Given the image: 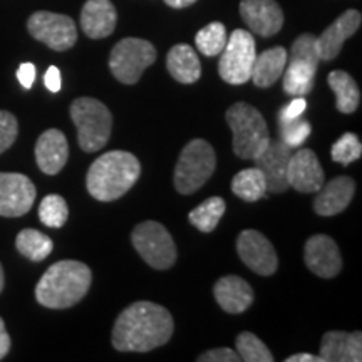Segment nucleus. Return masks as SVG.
Listing matches in <instances>:
<instances>
[{"instance_id": "obj_1", "label": "nucleus", "mask_w": 362, "mask_h": 362, "mask_svg": "<svg viewBox=\"0 0 362 362\" xmlns=\"http://www.w3.org/2000/svg\"><path fill=\"white\" fill-rule=\"evenodd\" d=\"M173 317L163 305L139 300L121 312L112 327V347L121 352H149L173 336Z\"/></svg>"}, {"instance_id": "obj_2", "label": "nucleus", "mask_w": 362, "mask_h": 362, "mask_svg": "<svg viewBox=\"0 0 362 362\" xmlns=\"http://www.w3.org/2000/svg\"><path fill=\"white\" fill-rule=\"evenodd\" d=\"M93 274L83 262L61 260L49 267L35 287V298L47 309H69L88 293Z\"/></svg>"}, {"instance_id": "obj_3", "label": "nucleus", "mask_w": 362, "mask_h": 362, "mask_svg": "<svg viewBox=\"0 0 362 362\" xmlns=\"http://www.w3.org/2000/svg\"><path fill=\"white\" fill-rule=\"evenodd\" d=\"M141 175V165L133 153H104L90 165L86 188L99 202H115L129 192Z\"/></svg>"}, {"instance_id": "obj_4", "label": "nucleus", "mask_w": 362, "mask_h": 362, "mask_svg": "<svg viewBox=\"0 0 362 362\" xmlns=\"http://www.w3.org/2000/svg\"><path fill=\"white\" fill-rule=\"evenodd\" d=\"M226 123L233 133V153L242 160H255L270 143L264 116L247 103H235L226 111Z\"/></svg>"}, {"instance_id": "obj_5", "label": "nucleus", "mask_w": 362, "mask_h": 362, "mask_svg": "<svg viewBox=\"0 0 362 362\" xmlns=\"http://www.w3.org/2000/svg\"><path fill=\"white\" fill-rule=\"evenodd\" d=\"M71 119L78 128V141L83 151L96 153L110 141L112 115L106 104L98 99H76L71 104Z\"/></svg>"}, {"instance_id": "obj_6", "label": "nucleus", "mask_w": 362, "mask_h": 362, "mask_svg": "<svg viewBox=\"0 0 362 362\" xmlns=\"http://www.w3.org/2000/svg\"><path fill=\"white\" fill-rule=\"evenodd\" d=\"M216 168V155L205 139H192L181 149L175 168V188L181 194L198 192Z\"/></svg>"}, {"instance_id": "obj_7", "label": "nucleus", "mask_w": 362, "mask_h": 362, "mask_svg": "<svg viewBox=\"0 0 362 362\" xmlns=\"http://www.w3.org/2000/svg\"><path fill=\"white\" fill-rule=\"evenodd\" d=\"M136 252L149 267L156 270H168L176 262V245L168 230L158 221L148 220L139 223L131 233Z\"/></svg>"}, {"instance_id": "obj_8", "label": "nucleus", "mask_w": 362, "mask_h": 362, "mask_svg": "<svg viewBox=\"0 0 362 362\" xmlns=\"http://www.w3.org/2000/svg\"><path fill=\"white\" fill-rule=\"evenodd\" d=\"M155 45L144 39L126 37L112 47L110 56V69L112 76L123 84H136L143 72L155 64Z\"/></svg>"}, {"instance_id": "obj_9", "label": "nucleus", "mask_w": 362, "mask_h": 362, "mask_svg": "<svg viewBox=\"0 0 362 362\" xmlns=\"http://www.w3.org/2000/svg\"><path fill=\"white\" fill-rule=\"evenodd\" d=\"M218 74L225 83L240 86L248 83L252 67L257 57L255 39L248 30L235 29L226 39L223 51L220 52Z\"/></svg>"}, {"instance_id": "obj_10", "label": "nucleus", "mask_w": 362, "mask_h": 362, "mask_svg": "<svg viewBox=\"0 0 362 362\" xmlns=\"http://www.w3.org/2000/svg\"><path fill=\"white\" fill-rule=\"evenodd\" d=\"M27 29L35 40L57 52L67 51L78 40V29H76L74 21L62 13L35 12L27 21Z\"/></svg>"}, {"instance_id": "obj_11", "label": "nucleus", "mask_w": 362, "mask_h": 362, "mask_svg": "<svg viewBox=\"0 0 362 362\" xmlns=\"http://www.w3.org/2000/svg\"><path fill=\"white\" fill-rule=\"evenodd\" d=\"M237 252L248 269L255 274L270 277L279 269V257L275 247L265 235L257 230H243L238 235Z\"/></svg>"}, {"instance_id": "obj_12", "label": "nucleus", "mask_w": 362, "mask_h": 362, "mask_svg": "<svg viewBox=\"0 0 362 362\" xmlns=\"http://www.w3.org/2000/svg\"><path fill=\"white\" fill-rule=\"evenodd\" d=\"M35 187L22 173H0V216L16 218L34 205Z\"/></svg>"}, {"instance_id": "obj_13", "label": "nucleus", "mask_w": 362, "mask_h": 362, "mask_svg": "<svg viewBox=\"0 0 362 362\" xmlns=\"http://www.w3.org/2000/svg\"><path fill=\"white\" fill-rule=\"evenodd\" d=\"M292 156V148L285 144L282 139H270L267 148L255 158V166L265 176L267 192L272 194H279L287 192V168Z\"/></svg>"}, {"instance_id": "obj_14", "label": "nucleus", "mask_w": 362, "mask_h": 362, "mask_svg": "<svg viewBox=\"0 0 362 362\" xmlns=\"http://www.w3.org/2000/svg\"><path fill=\"white\" fill-rule=\"evenodd\" d=\"M305 264L320 279H334L342 270V257L337 243L329 235H312L305 242Z\"/></svg>"}, {"instance_id": "obj_15", "label": "nucleus", "mask_w": 362, "mask_h": 362, "mask_svg": "<svg viewBox=\"0 0 362 362\" xmlns=\"http://www.w3.org/2000/svg\"><path fill=\"white\" fill-rule=\"evenodd\" d=\"M288 187L298 193H315L322 187L325 175L319 158L312 149H298L292 153L287 168Z\"/></svg>"}, {"instance_id": "obj_16", "label": "nucleus", "mask_w": 362, "mask_h": 362, "mask_svg": "<svg viewBox=\"0 0 362 362\" xmlns=\"http://www.w3.org/2000/svg\"><path fill=\"white\" fill-rule=\"evenodd\" d=\"M361 22V12L349 8L342 16H339L319 37H315L317 54H319L320 61H332V59H336L339 52L342 51L344 42L359 30Z\"/></svg>"}, {"instance_id": "obj_17", "label": "nucleus", "mask_w": 362, "mask_h": 362, "mask_svg": "<svg viewBox=\"0 0 362 362\" xmlns=\"http://www.w3.org/2000/svg\"><path fill=\"white\" fill-rule=\"evenodd\" d=\"M240 16L248 29L262 37H272L284 25V12L275 0H242Z\"/></svg>"}, {"instance_id": "obj_18", "label": "nucleus", "mask_w": 362, "mask_h": 362, "mask_svg": "<svg viewBox=\"0 0 362 362\" xmlns=\"http://www.w3.org/2000/svg\"><path fill=\"white\" fill-rule=\"evenodd\" d=\"M314 200V210L320 216H334L342 214L356 193V183L351 176H337L327 181L319 192Z\"/></svg>"}, {"instance_id": "obj_19", "label": "nucleus", "mask_w": 362, "mask_h": 362, "mask_svg": "<svg viewBox=\"0 0 362 362\" xmlns=\"http://www.w3.org/2000/svg\"><path fill=\"white\" fill-rule=\"evenodd\" d=\"M69 158V144L62 131L47 129L39 136L35 144V161L45 175H57Z\"/></svg>"}, {"instance_id": "obj_20", "label": "nucleus", "mask_w": 362, "mask_h": 362, "mask_svg": "<svg viewBox=\"0 0 362 362\" xmlns=\"http://www.w3.org/2000/svg\"><path fill=\"white\" fill-rule=\"evenodd\" d=\"M319 356L324 362H361L362 334L330 330L322 337Z\"/></svg>"}, {"instance_id": "obj_21", "label": "nucleus", "mask_w": 362, "mask_h": 362, "mask_svg": "<svg viewBox=\"0 0 362 362\" xmlns=\"http://www.w3.org/2000/svg\"><path fill=\"white\" fill-rule=\"evenodd\" d=\"M117 13L111 0H88L81 11V27L90 39H104L116 29Z\"/></svg>"}, {"instance_id": "obj_22", "label": "nucleus", "mask_w": 362, "mask_h": 362, "mask_svg": "<svg viewBox=\"0 0 362 362\" xmlns=\"http://www.w3.org/2000/svg\"><path fill=\"white\" fill-rule=\"evenodd\" d=\"M216 304L228 314H242L253 304V291L247 280L238 275H226L215 284Z\"/></svg>"}, {"instance_id": "obj_23", "label": "nucleus", "mask_w": 362, "mask_h": 362, "mask_svg": "<svg viewBox=\"0 0 362 362\" xmlns=\"http://www.w3.org/2000/svg\"><path fill=\"white\" fill-rule=\"evenodd\" d=\"M166 67L173 79L181 84H194L202 76V64L197 52L188 44H176L166 56Z\"/></svg>"}, {"instance_id": "obj_24", "label": "nucleus", "mask_w": 362, "mask_h": 362, "mask_svg": "<svg viewBox=\"0 0 362 362\" xmlns=\"http://www.w3.org/2000/svg\"><path fill=\"white\" fill-rule=\"evenodd\" d=\"M287 51L284 47H272L267 49L255 57L252 67L250 79L257 88H270L279 81L280 76L284 74L285 66H287Z\"/></svg>"}, {"instance_id": "obj_25", "label": "nucleus", "mask_w": 362, "mask_h": 362, "mask_svg": "<svg viewBox=\"0 0 362 362\" xmlns=\"http://www.w3.org/2000/svg\"><path fill=\"white\" fill-rule=\"evenodd\" d=\"M288 67L284 69V90L288 96L304 98L310 94L314 88V79L317 66L309 62L297 61V59H287Z\"/></svg>"}, {"instance_id": "obj_26", "label": "nucleus", "mask_w": 362, "mask_h": 362, "mask_svg": "<svg viewBox=\"0 0 362 362\" xmlns=\"http://www.w3.org/2000/svg\"><path fill=\"white\" fill-rule=\"evenodd\" d=\"M329 88L336 94L337 111L342 115H352L361 103V90L356 81L346 71H332L327 78Z\"/></svg>"}, {"instance_id": "obj_27", "label": "nucleus", "mask_w": 362, "mask_h": 362, "mask_svg": "<svg viewBox=\"0 0 362 362\" xmlns=\"http://www.w3.org/2000/svg\"><path fill=\"white\" fill-rule=\"evenodd\" d=\"M16 247L21 255L30 262H42L51 255L54 243L47 235L39 232V230L25 228L17 235Z\"/></svg>"}, {"instance_id": "obj_28", "label": "nucleus", "mask_w": 362, "mask_h": 362, "mask_svg": "<svg viewBox=\"0 0 362 362\" xmlns=\"http://www.w3.org/2000/svg\"><path fill=\"white\" fill-rule=\"evenodd\" d=\"M232 192L242 198L243 202L253 203L265 197L267 193V183L265 176L262 171L253 166V168L242 170L240 173L233 176L232 180Z\"/></svg>"}, {"instance_id": "obj_29", "label": "nucleus", "mask_w": 362, "mask_h": 362, "mask_svg": "<svg viewBox=\"0 0 362 362\" xmlns=\"http://www.w3.org/2000/svg\"><path fill=\"white\" fill-rule=\"evenodd\" d=\"M225 200L221 197L208 198L202 205L194 208L193 211H189V223L203 233L214 232L218 221L221 220V216L225 214Z\"/></svg>"}, {"instance_id": "obj_30", "label": "nucleus", "mask_w": 362, "mask_h": 362, "mask_svg": "<svg viewBox=\"0 0 362 362\" xmlns=\"http://www.w3.org/2000/svg\"><path fill=\"white\" fill-rule=\"evenodd\" d=\"M226 39H228V34H226L225 25L221 22H211V24L203 27L202 30H198L194 44H197V49L203 56L215 57L220 56V52L223 51Z\"/></svg>"}, {"instance_id": "obj_31", "label": "nucleus", "mask_w": 362, "mask_h": 362, "mask_svg": "<svg viewBox=\"0 0 362 362\" xmlns=\"http://www.w3.org/2000/svg\"><path fill=\"white\" fill-rule=\"evenodd\" d=\"M39 218L49 228H61L69 218V206L61 194H47L40 202Z\"/></svg>"}, {"instance_id": "obj_32", "label": "nucleus", "mask_w": 362, "mask_h": 362, "mask_svg": "<svg viewBox=\"0 0 362 362\" xmlns=\"http://www.w3.org/2000/svg\"><path fill=\"white\" fill-rule=\"evenodd\" d=\"M237 352L240 356V361L245 362H272L274 356L269 347L260 341L255 334L252 332H242L237 337Z\"/></svg>"}, {"instance_id": "obj_33", "label": "nucleus", "mask_w": 362, "mask_h": 362, "mask_svg": "<svg viewBox=\"0 0 362 362\" xmlns=\"http://www.w3.org/2000/svg\"><path fill=\"white\" fill-rule=\"evenodd\" d=\"M332 160L336 163H341L344 166H349L351 163L359 160L362 155V144L359 138L354 133H346L334 143L332 151Z\"/></svg>"}, {"instance_id": "obj_34", "label": "nucleus", "mask_w": 362, "mask_h": 362, "mask_svg": "<svg viewBox=\"0 0 362 362\" xmlns=\"http://www.w3.org/2000/svg\"><path fill=\"white\" fill-rule=\"evenodd\" d=\"M310 133V123L305 121L302 116L287 121L280 119V136H282V141L285 144H288L291 148L300 146V144L309 138Z\"/></svg>"}, {"instance_id": "obj_35", "label": "nucleus", "mask_w": 362, "mask_h": 362, "mask_svg": "<svg viewBox=\"0 0 362 362\" xmlns=\"http://www.w3.org/2000/svg\"><path fill=\"white\" fill-rule=\"evenodd\" d=\"M287 59H297V61L309 62L319 67V54H317V45H315V35L312 34H302L300 37L296 39V42L292 44L291 56Z\"/></svg>"}, {"instance_id": "obj_36", "label": "nucleus", "mask_w": 362, "mask_h": 362, "mask_svg": "<svg viewBox=\"0 0 362 362\" xmlns=\"http://www.w3.org/2000/svg\"><path fill=\"white\" fill-rule=\"evenodd\" d=\"M19 134L17 117L8 111H0V155L12 146Z\"/></svg>"}, {"instance_id": "obj_37", "label": "nucleus", "mask_w": 362, "mask_h": 362, "mask_svg": "<svg viewBox=\"0 0 362 362\" xmlns=\"http://www.w3.org/2000/svg\"><path fill=\"white\" fill-rule=\"evenodd\" d=\"M200 362H238L240 356L238 352L233 349H228V347H220V349H211L203 352V354L198 357Z\"/></svg>"}, {"instance_id": "obj_38", "label": "nucleus", "mask_w": 362, "mask_h": 362, "mask_svg": "<svg viewBox=\"0 0 362 362\" xmlns=\"http://www.w3.org/2000/svg\"><path fill=\"white\" fill-rule=\"evenodd\" d=\"M307 110V101L304 98H296L291 104L282 107L280 111V119L287 121V119H296V117H300L304 115Z\"/></svg>"}, {"instance_id": "obj_39", "label": "nucleus", "mask_w": 362, "mask_h": 362, "mask_svg": "<svg viewBox=\"0 0 362 362\" xmlns=\"http://www.w3.org/2000/svg\"><path fill=\"white\" fill-rule=\"evenodd\" d=\"M17 79H19L22 88L25 89L33 88L35 81V66L33 62H24V64H21L19 69H17Z\"/></svg>"}, {"instance_id": "obj_40", "label": "nucleus", "mask_w": 362, "mask_h": 362, "mask_svg": "<svg viewBox=\"0 0 362 362\" xmlns=\"http://www.w3.org/2000/svg\"><path fill=\"white\" fill-rule=\"evenodd\" d=\"M44 84L51 93H59L62 88V78H61V71L57 69L56 66H51L44 74Z\"/></svg>"}, {"instance_id": "obj_41", "label": "nucleus", "mask_w": 362, "mask_h": 362, "mask_svg": "<svg viewBox=\"0 0 362 362\" xmlns=\"http://www.w3.org/2000/svg\"><path fill=\"white\" fill-rule=\"evenodd\" d=\"M11 351V336H8L6 324H4L2 317H0V361L4 359Z\"/></svg>"}, {"instance_id": "obj_42", "label": "nucleus", "mask_w": 362, "mask_h": 362, "mask_svg": "<svg viewBox=\"0 0 362 362\" xmlns=\"http://www.w3.org/2000/svg\"><path fill=\"white\" fill-rule=\"evenodd\" d=\"M285 362H324L322 357L320 356H314V354H293L288 356Z\"/></svg>"}, {"instance_id": "obj_43", "label": "nucleus", "mask_w": 362, "mask_h": 362, "mask_svg": "<svg viewBox=\"0 0 362 362\" xmlns=\"http://www.w3.org/2000/svg\"><path fill=\"white\" fill-rule=\"evenodd\" d=\"M194 2H197V0H165L166 6H170V7H173V8L189 7V6H193Z\"/></svg>"}, {"instance_id": "obj_44", "label": "nucleus", "mask_w": 362, "mask_h": 362, "mask_svg": "<svg viewBox=\"0 0 362 362\" xmlns=\"http://www.w3.org/2000/svg\"><path fill=\"white\" fill-rule=\"evenodd\" d=\"M4 282H6V279H4V269H2V265H0V292H2V288H4Z\"/></svg>"}]
</instances>
